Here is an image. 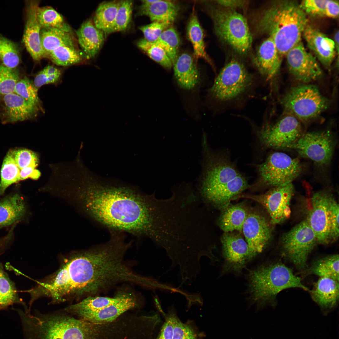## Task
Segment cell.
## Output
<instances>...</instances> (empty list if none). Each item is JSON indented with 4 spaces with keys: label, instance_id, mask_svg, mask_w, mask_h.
<instances>
[{
    "label": "cell",
    "instance_id": "obj_59",
    "mask_svg": "<svg viewBox=\"0 0 339 339\" xmlns=\"http://www.w3.org/2000/svg\"><path fill=\"white\" fill-rule=\"evenodd\" d=\"M3 307L0 304V309L3 308Z\"/></svg>",
    "mask_w": 339,
    "mask_h": 339
},
{
    "label": "cell",
    "instance_id": "obj_15",
    "mask_svg": "<svg viewBox=\"0 0 339 339\" xmlns=\"http://www.w3.org/2000/svg\"><path fill=\"white\" fill-rule=\"evenodd\" d=\"M331 194L325 190L314 193L306 220L314 232L317 243L326 245L331 242L329 219V201Z\"/></svg>",
    "mask_w": 339,
    "mask_h": 339
},
{
    "label": "cell",
    "instance_id": "obj_57",
    "mask_svg": "<svg viewBox=\"0 0 339 339\" xmlns=\"http://www.w3.org/2000/svg\"><path fill=\"white\" fill-rule=\"evenodd\" d=\"M339 31H337L335 35L334 41L335 44L336 52L338 55L339 52Z\"/></svg>",
    "mask_w": 339,
    "mask_h": 339
},
{
    "label": "cell",
    "instance_id": "obj_42",
    "mask_svg": "<svg viewBox=\"0 0 339 339\" xmlns=\"http://www.w3.org/2000/svg\"><path fill=\"white\" fill-rule=\"evenodd\" d=\"M19 55L15 45L7 39L0 36V56L3 65L14 68L19 63Z\"/></svg>",
    "mask_w": 339,
    "mask_h": 339
},
{
    "label": "cell",
    "instance_id": "obj_44",
    "mask_svg": "<svg viewBox=\"0 0 339 339\" xmlns=\"http://www.w3.org/2000/svg\"><path fill=\"white\" fill-rule=\"evenodd\" d=\"M20 79L17 71L3 65H0V95L14 93L15 85Z\"/></svg>",
    "mask_w": 339,
    "mask_h": 339
},
{
    "label": "cell",
    "instance_id": "obj_6",
    "mask_svg": "<svg viewBox=\"0 0 339 339\" xmlns=\"http://www.w3.org/2000/svg\"><path fill=\"white\" fill-rule=\"evenodd\" d=\"M249 291L251 300L260 305L271 303L282 290L299 288L309 291L292 270L277 262L261 265L248 275Z\"/></svg>",
    "mask_w": 339,
    "mask_h": 339
},
{
    "label": "cell",
    "instance_id": "obj_56",
    "mask_svg": "<svg viewBox=\"0 0 339 339\" xmlns=\"http://www.w3.org/2000/svg\"><path fill=\"white\" fill-rule=\"evenodd\" d=\"M154 300L155 304L157 309L164 316L166 314L163 311L161 306L160 301L157 295H156L154 297Z\"/></svg>",
    "mask_w": 339,
    "mask_h": 339
},
{
    "label": "cell",
    "instance_id": "obj_14",
    "mask_svg": "<svg viewBox=\"0 0 339 339\" xmlns=\"http://www.w3.org/2000/svg\"><path fill=\"white\" fill-rule=\"evenodd\" d=\"M294 192V186L291 183L273 187L261 195L242 196L252 199L263 206L270 215L271 223L277 224L282 223L290 216V203Z\"/></svg>",
    "mask_w": 339,
    "mask_h": 339
},
{
    "label": "cell",
    "instance_id": "obj_19",
    "mask_svg": "<svg viewBox=\"0 0 339 339\" xmlns=\"http://www.w3.org/2000/svg\"><path fill=\"white\" fill-rule=\"evenodd\" d=\"M39 3L38 0H28L26 3V20L23 36L27 51L35 61L44 57L40 40L41 27L37 14Z\"/></svg>",
    "mask_w": 339,
    "mask_h": 339
},
{
    "label": "cell",
    "instance_id": "obj_22",
    "mask_svg": "<svg viewBox=\"0 0 339 339\" xmlns=\"http://www.w3.org/2000/svg\"><path fill=\"white\" fill-rule=\"evenodd\" d=\"M282 56L272 39L269 37L260 46L254 63L260 74L268 81H271L278 74Z\"/></svg>",
    "mask_w": 339,
    "mask_h": 339
},
{
    "label": "cell",
    "instance_id": "obj_54",
    "mask_svg": "<svg viewBox=\"0 0 339 339\" xmlns=\"http://www.w3.org/2000/svg\"><path fill=\"white\" fill-rule=\"evenodd\" d=\"M217 3L219 5L226 8L232 9L237 8H241L244 7L247 3L244 0H218Z\"/></svg>",
    "mask_w": 339,
    "mask_h": 339
},
{
    "label": "cell",
    "instance_id": "obj_31",
    "mask_svg": "<svg viewBox=\"0 0 339 339\" xmlns=\"http://www.w3.org/2000/svg\"><path fill=\"white\" fill-rule=\"evenodd\" d=\"M218 220V225L224 232L237 231L242 232L244 223L248 214L240 204H231L222 210Z\"/></svg>",
    "mask_w": 339,
    "mask_h": 339
},
{
    "label": "cell",
    "instance_id": "obj_7",
    "mask_svg": "<svg viewBox=\"0 0 339 339\" xmlns=\"http://www.w3.org/2000/svg\"><path fill=\"white\" fill-rule=\"evenodd\" d=\"M255 78L239 61L233 59L225 65L208 90V95L221 105L239 100L252 89Z\"/></svg>",
    "mask_w": 339,
    "mask_h": 339
},
{
    "label": "cell",
    "instance_id": "obj_23",
    "mask_svg": "<svg viewBox=\"0 0 339 339\" xmlns=\"http://www.w3.org/2000/svg\"><path fill=\"white\" fill-rule=\"evenodd\" d=\"M2 96L3 115L6 122H13L31 119L35 117L39 111H42L38 106L14 93Z\"/></svg>",
    "mask_w": 339,
    "mask_h": 339
},
{
    "label": "cell",
    "instance_id": "obj_11",
    "mask_svg": "<svg viewBox=\"0 0 339 339\" xmlns=\"http://www.w3.org/2000/svg\"><path fill=\"white\" fill-rule=\"evenodd\" d=\"M336 144L333 133L326 130L303 134L288 148L294 149L301 156L311 160L316 167L324 169L331 164Z\"/></svg>",
    "mask_w": 339,
    "mask_h": 339
},
{
    "label": "cell",
    "instance_id": "obj_26",
    "mask_svg": "<svg viewBox=\"0 0 339 339\" xmlns=\"http://www.w3.org/2000/svg\"><path fill=\"white\" fill-rule=\"evenodd\" d=\"M339 281L327 277H320L309 291L313 300L325 308H331L339 299Z\"/></svg>",
    "mask_w": 339,
    "mask_h": 339
},
{
    "label": "cell",
    "instance_id": "obj_32",
    "mask_svg": "<svg viewBox=\"0 0 339 339\" xmlns=\"http://www.w3.org/2000/svg\"><path fill=\"white\" fill-rule=\"evenodd\" d=\"M120 1L105 2L97 8L94 18L95 26L104 33L105 36L110 34Z\"/></svg>",
    "mask_w": 339,
    "mask_h": 339
},
{
    "label": "cell",
    "instance_id": "obj_40",
    "mask_svg": "<svg viewBox=\"0 0 339 339\" xmlns=\"http://www.w3.org/2000/svg\"><path fill=\"white\" fill-rule=\"evenodd\" d=\"M173 339H203L204 334L200 331L193 321L183 323L178 317L176 312L173 319Z\"/></svg>",
    "mask_w": 339,
    "mask_h": 339
},
{
    "label": "cell",
    "instance_id": "obj_55",
    "mask_svg": "<svg viewBox=\"0 0 339 339\" xmlns=\"http://www.w3.org/2000/svg\"><path fill=\"white\" fill-rule=\"evenodd\" d=\"M43 69L48 75H51L61 72L60 70L52 66H47Z\"/></svg>",
    "mask_w": 339,
    "mask_h": 339
},
{
    "label": "cell",
    "instance_id": "obj_39",
    "mask_svg": "<svg viewBox=\"0 0 339 339\" xmlns=\"http://www.w3.org/2000/svg\"><path fill=\"white\" fill-rule=\"evenodd\" d=\"M137 46L149 57L164 68L170 70L172 62L163 49L155 42L147 41L144 38L137 42Z\"/></svg>",
    "mask_w": 339,
    "mask_h": 339
},
{
    "label": "cell",
    "instance_id": "obj_41",
    "mask_svg": "<svg viewBox=\"0 0 339 339\" xmlns=\"http://www.w3.org/2000/svg\"><path fill=\"white\" fill-rule=\"evenodd\" d=\"M38 90L29 78L24 76L20 79L16 83L14 93L37 105L43 111L42 103L38 96Z\"/></svg>",
    "mask_w": 339,
    "mask_h": 339
},
{
    "label": "cell",
    "instance_id": "obj_18",
    "mask_svg": "<svg viewBox=\"0 0 339 339\" xmlns=\"http://www.w3.org/2000/svg\"><path fill=\"white\" fill-rule=\"evenodd\" d=\"M221 241L224 259L223 272H240L247 262L249 247L241 236L233 232H224Z\"/></svg>",
    "mask_w": 339,
    "mask_h": 339
},
{
    "label": "cell",
    "instance_id": "obj_45",
    "mask_svg": "<svg viewBox=\"0 0 339 339\" xmlns=\"http://www.w3.org/2000/svg\"><path fill=\"white\" fill-rule=\"evenodd\" d=\"M17 299L14 287L0 265V304L3 308L15 302Z\"/></svg>",
    "mask_w": 339,
    "mask_h": 339
},
{
    "label": "cell",
    "instance_id": "obj_17",
    "mask_svg": "<svg viewBox=\"0 0 339 339\" xmlns=\"http://www.w3.org/2000/svg\"><path fill=\"white\" fill-rule=\"evenodd\" d=\"M242 232L249 247L248 262L263 251L270 239L271 230L264 217L251 213L244 223Z\"/></svg>",
    "mask_w": 339,
    "mask_h": 339
},
{
    "label": "cell",
    "instance_id": "obj_51",
    "mask_svg": "<svg viewBox=\"0 0 339 339\" xmlns=\"http://www.w3.org/2000/svg\"><path fill=\"white\" fill-rule=\"evenodd\" d=\"M61 75V72L54 74L48 75L43 69L35 76L33 84L38 89L44 85L56 83L60 79Z\"/></svg>",
    "mask_w": 339,
    "mask_h": 339
},
{
    "label": "cell",
    "instance_id": "obj_50",
    "mask_svg": "<svg viewBox=\"0 0 339 339\" xmlns=\"http://www.w3.org/2000/svg\"><path fill=\"white\" fill-rule=\"evenodd\" d=\"M175 312L173 306L169 309L168 313L164 316V322L155 339H173V319Z\"/></svg>",
    "mask_w": 339,
    "mask_h": 339
},
{
    "label": "cell",
    "instance_id": "obj_29",
    "mask_svg": "<svg viewBox=\"0 0 339 339\" xmlns=\"http://www.w3.org/2000/svg\"><path fill=\"white\" fill-rule=\"evenodd\" d=\"M26 211L25 203L18 194L7 196L0 201V228L10 225L22 218Z\"/></svg>",
    "mask_w": 339,
    "mask_h": 339
},
{
    "label": "cell",
    "instance_id": "obj_9",
    "mask_svg": "<svg viewBox=\"0 0 339 339\" xmlns=\"http://www.w3.org/2000/svg\"><path fill=\"white\" fill-rule=\"evenodd\" d=\"M281 103L290 114L305 122L317 117L330 104L316 86L309 84L292 88L283 97Z\"/></svg>",
    "mask_w": 339,
    "mask_h": 339
},
{
    "label": "cell",
    "instance_id": "obj_25",
    "mask_svg": "<svg viewBox=\"0 0 339 339\" xmlns=\"http://www.w3.org/2000/svg\"><path fill=\"white\" fill-rule=\"evenodd\" d=\"M78 41L85 55L94 58L102 46L105 37L103 32L97 29L91 20L83 23L76 32Z\"/></svg>",
    "mask_w": 339,
    "mask_h": 339
},
{
    "label": "cell",
    "instance_id": "obj_28",
    "mask_svg": "<svg viewBox=\"0 0 339 339\" xmlns=\"http://www.w3.org/2000/svg\"><path fill=\"white\" fill-rule=\"evenodd\" d=\"M140 13L148 16L153 22H169L176 19L179 11V5L173 1L157 0L149 4H142Z\"/></svg>",
    "mask_w": 339,
    "mask_h": 339
},
{
    "label": "cell",
    "instance_id": "obj_20",
    "mask_svg": "<svg viewBox=\"0 0 339 339\" xmlns=\"http://www.w3.org/2000/svg\"><path fill=\"white\" fill-rule=\"evenodd\" d=\"M140 302L133 292L122 291L121 296L117 301L98 311L85 315L81 319L97 324L110 323L128 310L139 307Z\"/></svg>",
    "mask_w": 339,
    "mask_h": 339
},
{
    "label": "cell",
    "instance_id": "obj_47",
    "mask_svg": "<svg viewBox=\"0 0 339 339\" xmlns=\"http://www.w3.org/2000/svg\"><path fill=\"white\" fill-rule=\"evenodd\" d=\"M172 23L169 22L154 21L149 24L140 27L139 29L143 33L145 40L150 42H154Z\"/></svg>",
    "mask_w": 339,
    "mask_h": 339
},
{
    "label": "cell",
    "instance_id": "obj_10",
    "mask_svg": "<svg viewBox=\"0 0 339 339\" xmlns=\"http://www.w3.org/2000/svg\"><path fill=\"white\" fill-rule=\"evenodd\" d=\"M257 184L272 187L292 183L302 173L303 166L298 159L282 152L270 153L266 160L258 164Z\"/></svg>",
    "mask_w": 339,
    "mask_h": 339
},
{
    "label": "cell",
    "instance_id": "obj_43",
    "mask_svg": "<svg viewBox=\"0 0 339 339\" xmlns=\"http://www.w3.org/2000/svg\"><path fill=\"white\" fill-rule=\"evenodd\" d=\"M133 2L131 0L121 1L115 21L110 33L125 30L131 18Z\"/></svg>",
    "mask_w": 339,
    "mask_h": 339
},
{
    "label": "cell",
    "instance_id": "obj_8",
    "mask_svg": "<svg viewBox=\"0 0 339 339\" xmlns=\"http://www.w3.org/2000/svg\"><path fill=\"white\" fill-rule=\"evenodd\" d=\"M216 35L241 54L250 49L252 37L246 20L232 9L213 10L212 14Z\"/></svg>",
    "mask_w": 339,
    "mask_h": 339
},
{
    "label": "cell",
    "instance_id": "obj_24",
    "mask_svg": "<svg viewBox=\"0 0 339 339\" xmlns=\"http://www.w3.org/2000/svg\"><path fill=\"white\" fill-rule=\"evenodd\" d=\"M172 67L174 77L180 88L190 90L200 82V72L192 58L189 54L182 53L178 56Z\"/></svg>",
    "mask_w": 339,
    "mask_h": 339
},
{
    "label": "cell",
    "instance_id": "obj_53",
    "mask_svg": "<svg viewBox=\"0 0 339 339\" xmlns=\"http://www.w3.org/2000/svg\"><path fill=\"white\" fill-rule=\"evenodd\" d=\"M338 1L328 0L326 5L325 16L331 18H337L339 15Z\"/></svg>",
    "mask_w": 339,
    "mask_h": 339
},
{
    "label": "cell",
    "instance_id": "obj_27",
    "mask_svg": "<svg viewBox=\"0 0 339 339\" xmlns=\"http://www.w3.org/2000/svg\"><path fill=\"white\" fill-rule=\"evenodd\" d=\"M122 291L113 297L89 296L78 303L67 307L63 310L81 319L87 314L98 311L113 304L120 298Z\"/></svg>",
    "mask_w": 339,
    "mask_h": 339
},
{
    "label": "cell",
    "instance_id": "obj_13",
    "mask_svg": "<svg viewBox=\"0 0 339 339\" xmlns=\"http://www.w3.org/2000/svg\"><path fill=\"white\" fill-rule=\"evenodd\" d=\"M303 134L299 121L291 114L274 123H266L257 132L262 144L266 148L274 149L288 148Z\"/></svg>",
    "mask_w": 339,
    "mask_h": 339
},
{
    "label": "cell",
    "instance_id": "obj_1",
    "mask_svg": "<svg viewBox=\"0 0 339 339\" xmlns=\"http://www.w3.org/2000/svg\"><path fill=\"white\" fill-rule=\"evenodd\" d=\"M72 204L109 232L128 233L154 241L159 227V201L137 188L101 180L91 173L81 178L72 191Z\"/></svg>",
    "mask_w": 339,
    "mask_h": 339
},
{
    "label": "cell",
    "instance_id": "obj_4",
    "mask_svg": "<svg viewBox=\"0 0 339 339\" xmlns=\"http://www.w3.org/2000/svg\"><path fill=\"white\" fill-rule=\"evenodd\" d=\"M256 23L258 31L269 35L282 56L301 41L308 19L296 1L282 0L274 2L264 10Z\"/></svg>",
    "mask_w": 339,
    "mask_h": 339
},
{
    "label": "cell",
    "instance_id": "obj_21",
    "mask_svg": "<svg viewBox=\"0 0 339 339\" xmlns=\"http://www.w3.org/2000/svg\"><path fill=\"white\" fill-rule=\"evenodd\" d=\"M302 35L309 48L321 63L329 67L336 54L334 40L311 25H307Z\"/></svg>",
    "mask_w": 339,
    "mask_h": 339
},
{
    "label": "cell",
    "instance_id": "obj_34",
    "mask_svg": "<svg viewBox=\"0 0 339 339\" xmlns=\"http://www.w3.org/2000/svg\"><path fill=\"white\" fill-rule=\"evenodd\" d=\"M339 261L338 254L326 256L314 262L309 271L320 277H329L339 281Z\"/></svg>",
    "mask_w": 339,
    "mask_h": 339
},
{
    "label": "cell",
    "instance_id": "obj_38",
    "mask_svg": "<svg viewBox=\"0 0 339 339\" xmlns=\"http://www.w3.org/2000/svg\"><path fill=\"white\" fill-rule=\"evenodd\" d=\"M81 55L75 47L62 46L51 51L46 57L55 64L65 67L81 62Z\"/></svg>",
    "mask_w": 339,
    "mask_h": 339
},
{
    "label": "cell",
    "instance_id": "obj_48",
    "mask_svg": "<svg viewBox=\"0 0 339 339\" xmlns=\"http://www.w3.org/2000/svg\"><path fill=\"white\" fill-rule=\"evenodd\" d=\"M329 219L331 242L338 239L339 234V204L331 195L329 201Z\"/></svg>",
    "mask_w": 339,
    "mask_h": 339
},
{
    "label": "cell",
    "instance_id": "obj_3",
    "mask_svg": "<svg viewBox=\"0 0 339 339\" xmlns=\"http://www.w3.org/2000/svg\"><path fill=\"white\" fill-rule=\"evenodd\" d=\"M20 314L26 339H113L107 324L76 318L63 310Z\"/></svg>",
    "mask_w": 339,
    "mask_h": 339
},
{
    "label": "cell",
    "instance_id": "obj_12",
    "mask_svg": "<svg viewBox=\"0 0 339 339\" xmlns=\"http://www.w3.org/2000/svg\"><path fill=\"white\" fill-rule=\"evenodd\" d=\"M317 243L315 234L306 220L284 234L281 238L283 254L299 270L307 267L308 256Z\"/></svg>",
    "mask_w": 339,
    "mask_h": 339
},
{
    "label": "cell",
    "instance_id": "obj_33",
    "mask_svg": "<svg viewBox=\"0 0 339 339\" xmlns=\"http://www.w3.org/2000/svg\"><path fill=\"white\" fill-rule=\"evenodd\" d=\"M187 35L192 45L196 58L203 59L213 65L206 51L203 29L197 16L194 13L192 14L189 21Z\"/></svg>",
    "mask_w": 339,
    "mask_h": 339
},
{
    "label": "cell",
    "instance_id": "obj_52",
    "mask_svg": "<svg viewBox=\"0 0 339 339\" xmlns=\"http://www.w3.org/2000/svg\"><path fill=\"white\" fill-rule=\"evenodd\" d=\"M34 166H30L20 170L19 173L20 181L24 180L28 178L36 180L40 176V171Z\"/></svg>",
    "mask_w": 339,
    "mask_h": 339
},
{
    "label": "cell",
    "instance_id": "obj_35",
    "mask_svg": "<svg viewBox=\"0 0 339 339\" xmlns=\"http://www.w3.org/2000/svg\"><path fill=\"white\" fill-rule=\"evenodd\" d=\"M20 169L14 159L11 150L6 155L1 170L0 195L3 194L10 185L20 181Z\"/></svg>",
    "mask_w": 339,
    "mask_h": 339
},
{
    "label": "cell",
    "instance_id": "obj_58",
    "mask_svg": "<svg viewBox=\"0 0 339 339\" xmlns=\"http://www.w3.org/2000/svg\"><path fill=\"white\" fill-rule=\"evenodd\" d=\"M5 244H6V242H5V240L3 238L0 239V249H1Z\"/></svg>",
    "mask_w": 339,
    "mask_h": 339
},
{
    "label": "cell",
    "instance_id": "obj_49",
    "mask_svg": "<svg viewBox=\"0 0 339 339\" xmlns=\"http://www.w3.org/2000/svg\"><path fill=\"white\" fill-rule=\"evenodd\" d=\"M328 0H305L299 4L306 13L313 16H325L326 5Z\"/></svg>",
    "mask_w": 339,
    "mask_h": 339
},
{
    "label": "cell",
    "instance_id": "obj_16",
    "mask_svg": "<svg viewBox=\"0 0 339 339\" xmlns=\"http://www.w3.org/2000/svg\"><path fill=\"white\" fill-rule=\"evenodd\" d=\"M289 71L297 80L308 83L320 78L322 73L315 57L300 41L287 53Z\"/></svg>",
    "mask_w": 339,
    "mask_h": 339
},
{
    "label": "cell",
    "instance_id": "obj_37",
    "mask_svg": "<svg viewBox=\"0 0 339 339\" xmlns=\"http://www.w3.org/2000/svg\"><path fill=\"white\" fill-rule=\"evenodd\" d=\"M162 47L174 63L178 55L180 43L179 36L176 30L169 27L162 33L157 40L154 42Z\"/></svg>",
    "mask_w": 339,
    "mask_h": 339
},
{
    "label": "cell",
    "instance_id": "obj_2",
    "mask_svg": "<svg viewBox=\"0 0 339 339\" xmlns=\"http://www.w3.org/2000/svg\"><path fill=\"white\" fill-rule=\"evenodd\" d=\"M122 253L111 240L65 258L58 269L27 292L30 303L41 297L58 303L106 291L126 278Z\"/></svg>",
    "mask_w": 339,
    "mask_h": 339
},
{
    "label": "cell",
    "instance_id": "obj_30",
    "mask_svg": "<svg viewBox=\"0 0 339 339\" xmlns=\"http://www.w3.org/2000/svg\"><path fill=\"white\" fill-rule=\"evenodd\" d=\"M40 40L44 57L62 46L75 47L74 40L71 33L53 27L41 28Z\"/></svg>",
    "mask_w": 339,
    "mask_h": 339
},
{
    "label": "cell",
    "instance_id": "obj_5",
    "mask_svg": "<svg viewBox=\"0 0 339 339\" xmlns=\"http://www.w3.org/2000/svg\"><path fill=\"white\" fill-rule=\"evenodd\" d=\"M203 142L204 163L200 190L208 202L217 196L227 197L241 193L248 186L245 177L226 158L212 152L206 138Z\"/></svg>",
    "mask_w": 339,
    "mask_h": 339
},
{
    "label": "cell",
    "instance_id": "obj_46",
    "mask_svg": "<svg viewBox=\"0 0 339 339\" xmlns=\"http://www.w3.org/2000/svg\"><path fill=\"white\" fill-rule=\"evenodd\" d=\"M12 151L14 159L20 170L30 166H38L39 159L35 152L25 148Z\"/></svg>",
    "mask_w": 339,
    "mask_h": 339
},
{
    "label": "cell",
    "instance_id": "obj_36",
    "mask_svg": "<svg viewBox=\"0 0 339 339\" xmlns=\"http://www.w3.org/2000/svg\"><path fill=\"white\" fill-rule=\"evenodd\" d=\"M37 14L41 28L53 27L71 33L70 26L65 22L62 16L53 8L39 7Z\"/></svg>",
    "mask_w": 339,
    "mask_h": 339
}]
</instances>
